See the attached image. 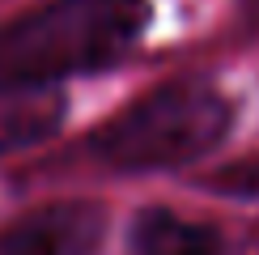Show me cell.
Here are the masks:
<instances>
[{
    "instance_id": "277c9868",
    "label": "cell",
    "mask_w": 259,
    "mask_h": 255,
    "mask_svg": "<svg viewBox=\"0 0 259 255\" xmlns=\"http://www.w3.org/2000/svg\"><path fill=\"white\" fill-rule=\"evenodd\" d=\"M64 115H68V98L60 81L0 77V153L42 145L60 132Z\"/></svg>"
},
{
    "instance_id": "8992f818",
    "label": "cell",
    "mask_w": 259,
    "mask_h": 255,
    "mask_svg": "<svg viewBox=\"0 0 259 255\" xmlns=\"http://www.w3.org/2000/svg\"><path fill=\"white\" fill-rule=\"evenodd\" d=\"M208 187L234 191V196H259V157L238 162V166H230V170H221L217 179H208Z\"/></svg>"
},
{
    "instance_id": "3957f363",
    "label": "cell",
    "mask_w": 259,
    "mask_h": 255,
    "mask_svg": "<svg viewBox=\"0 0 259 255\" xmlns=\"http://www.w3.org/2000/svg\"><path fill=\"white\" fill-rule=\"evenodd\" d=\"M106 217L85 200H56L30 208L9 230H0V255H94Z\"/></svg>"
},
{
    "instance_id": "5b68a950",
    "label": "cell",
    "mask_w": 259,
    "mask_h": 255,
    "mask_svg": "<svg viewBox=\"0 0 259 255\" xmlns=\"http://www.w3.org/2000/svg\"><path fill=\"white\" fill-rule=\"evenodd\" d=\"M136 255H225V238L217 226L179 217L170 208H145L132 221Z\"/></svg>"
},
{
    "instance_id": "6da1fadb",
    "label": "cell",
    "mask_w": 259,
    "mask_h": 255,
    "mask_svg": "<svg viewBox=\"0 0 259 255\" xmlns=\"http://www.w3.org/2000/svg\"><path fill=\"white\" fill-rule=\"evenodd\" d=\"M153 21L149 0H47L0 30V77L64 81L119 64Z\"/></svg>"
},
{
    "instance_id": "7a4b0ae2",
    "label": "cell",
    "mask_w": 259,
    "mask_h": 255,
    "mask_svg": "<svg viewBox=\"0 0 259 255\" xmlns=\"http://www.w3.org/2000/svg\"><path fill=\"white\" fill-rule=\"evenodd\" d=\"M234 128V102L212 81L187 77L149 90L94 132V153L119 170H166L212 153Z\"/></svg>"
}]
</instances>
